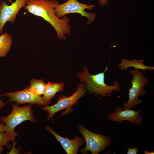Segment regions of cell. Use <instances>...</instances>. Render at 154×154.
<instances>
[{
    "instance_id": "obj_1",
    "label": "cell",
    "mask_w": 154,
    "mask_h": 154,
    "mask_svg": "<svg viewBox=\"0 0 154 154\" xmlns=\"http://www.w3.org/2000/svg\"><path fill=\"white\" fill-rule=\"evenodd\" d=\"M59 4L56 0H27L24 8L28 12L49 23L56 32L58 37L62 40H66V35L70 33V26L68 17L65 15L60 19L56 15L54 9Z\"/></svg>"
},
{
    "instance_id": "obj_2",
    "label": "cell",
    "mask_w": 154,
    "mask_h": 154,
    "mask_svg": "<svg viewBox=\"0 0 154 154\" xmlns=\"http://www.w3.org/2000/svg\"><path fill=\"white\" fill-rule=\"evenodd\" d=\"M108 69V67L106 66L103 72L96 74H90L87 68L84 66L83 71L78 73L77 76L81 82L86 84V88L88 93H94L96 96L100 95L102 97H105L114 91H119L121 89L119 83L116 80L113 82L114 84L112 85H108L105 83V73Z\"/></svg>"
},
{
    "instance_id": "obj_3",
    "label": "cell",
    "mask_w": 154,
    "mask_h": 154,
    "mask_svg": "<svg viewBox=\"0 0 154 154\" xmlns=\"http://www.w3.org/2000/svg\"><path fill=\"white\" fill-rule=\"evenodd\" d=\"M19 104L15 103L12 105V110L6 116H2L1 121L5 123V131L10 134L15 139L19 135L14 131L17 125L23 121H29L35 122L36 120L34 117L32 105L19 107Z\"/></svg>"
},
{
    "instance_id": "obj_4",
    "label": "cell",
    "mask_w": 154,
    "mask_h": 154,
    "mask_svg": "<svg viewBox=\"0 0 154 154\" xmlns=\"http://www.w3.org/2000/svg\"><path fill=\"white\" fill-rule=\"evenodd\" d=\"M87 91L84 83H80L78 85L76 90L70 96L67 97L65 95H61L58 97L57 102L51 106L45 105L42 108V110L48 112L49 113L47 117L48 120L52 119L54 114L60 110L65 109L61 116L69 113L73 111L72 107L74 104H77L79 99L85 95V92Z\"/></svg>"
},
{
    "instance_id": "obj_5",
    "label": "cell",
    "mask_w": 154,
    "mask_h": 154,
    "mask_svg": "<svg viewBox=\"0 0 154 154\" xmlns=\"http://www.w3.org/2000/svg\"><path fill=\"white\" fill-rule=\"evenodd\" d=\"M129 71L133 76L130 82L132 86L129 90V99L127 102L123 104V110L130 109L142 103V100L139 99V97L140 95H144L146 90L143 88L149 82L148 78L139 69L134 68L133 70L130 69Z\"/></svg>"
},
{
    "instance_id": "obj_6",
    "label": "cell",
    "mask_w": 154,
    "mask_h": 154,
    "mask_svg": "<svg viewBox=\"0 0 154 154\" xmlns=\"http://www.w3.org/2000/svg\"><path fill=\"white\" fill-rule=\"evenodd\" d=\"M78 129L86 143L85 147L80 150L82 153L86 154L90 151L92 154H98L111 143L112 139L110 137L93 133L81 124L79 125Z\"/></svg>"
},
{
    "instance_id": "obj_7",
    "label": "cell",
    "mask_w": 154,
    "mask_h": 154,
    "mask_svg": "<svg viewBox=\"0 0 154 154\" xmlns=\"http://www.w3.org/2000/svg\"><path fill=\"white\" fill-rule=\"evenodd\" d=\"M94 5L88 4H84L79 2L77 0H68L65 3L57 5L54 9L56 15L58 18L62 17L67 14L78 13L82 17H85L88 19L87 24L90 25L93 22L96 17L94 13H89L85 11V9H93Z\"/></svg>"
},
{
    "instance_id": "obj_8",
    "label": "cell",
    "mask_w": 154,
    "mask_h": 154,
    "mask_svg": "<svg viewBox=\"0 0 154 154\" xmlns=\"http://www.w3.org/2000/svg\"><path fill=\"white\" fill-rule=\"evenodd\" d=\"M27 0H16L10 5L4 1L0 5V35L3 32V27L7 22L14 23L20 9L25 5Z\"/></svg>"
},
{
    "instance_id": "obj_9",
    "label": "cell",
    "mask_w": 154,
    "mask_h": 154,
    "mask_svg": "<svg viewBox=\"0 0 154 154\" xmlns=\"http://www.w3.org/2000/svg\"><path fill=\"white\" fill-rule=\"evenodd\" d=\"M3 96L7 97L9 99L6 104L15 102L19 104L29 103L32 105L37 104L40 106L45 105L42 96L34 94L28 88L21 91L5 93Z\"/></svg>"
},
{
    "instance_id": "obj_10",
    "label": "cell",
    "mask_w": 154,
    "mask_h": 154,
    "mask_svg": "<svg viewBox=\"0 0 154 154\" xmlns=\"http://www.w3.org/2000/svg\"><path fill=\"white\" fill-rule=\"evenodd\" d=\"M115 113L109 115L108 118L112 121L121 123L123 121H129L133 124L143 125L142 116L140 114V110L136 111L130 109L123 110L122 108L117 107L114 110Z\"/></svg>"
},
{
    "instance_id": "obj_11",
    "label": "cell",
    "mask_w": 154,
    "mask_h": 154,
    "mask_svg": "<svg viewBox=\"0 0 154 154\" xmlns=\"http://www.w3.org/2000/svg\"><path fill=\"white\" fill-rule=\"evenodd\" d=\"M45 129L54 136L67 154H77L79 147L84 142V140L81 137L76 136L73 139H70L67 137L64 138L60 136L48 125L46 126Z\"/></svg>"
},
{
    "instance_id": "obj_12",
    "label": "cell",
    "mask_w": 154,
    "mask_h": 154,
    "mask_svg": "<svg viewBox=\"0 0 154 154\" xmlns=\"http://www.w3.org/2000/svg\"><path fill=\"white\" fill-rule=\"evenodd\" d=\"M121 62L118 65L119 69L120 70H125L127 71V68L130 67H133L135 68L142 70L145 73V70L149 69V70H153V66H149L145 65L143 63L145 60L144 59H139L138 60L134 59L129 60L125 58L121 60Z\"/></svg>"
},
{
    "instance_id": "obj_13",
    "label": "cell",
    "mask_w": 154,
    "mask_h": 154,
    "mask_svg": "<svg viewBox=\"0 0 154 154\" xmlns=\"http://www.w3.org/2000/svg\"><path fill=\"white\" fill-rule=\"evenodd\" d=\"M64 88V85L63 83H58L48 82L46 84L45 91L42 96L45 105L49 104L51 99L56 93L62 91Z\"/></svg>"
},
{
    "instance_id": "obj_14",
    "label": "cell",
    "mask_w": 154,
    "mask_h": 154,
    "mask_svg": "<svg viewBox=\"0 0 154 154\" xmlns=\"http://www.w3.org/2000/svg\"><path fill=\"white\" fill-rule=\"evenodd\" d=\"M12 43L11 36L7 33L0 36V58L6 56L9 52Z\"/></svg>"
},
{
    "instance_id": "obj_15",
    "label": "cell",
    "mask_w": 154,
    "mask_h": 154,
    "mask_svg": "<svg viewBox=\"0 0 154 154\" xmlns=\"http://www.w3.org/2000/svg\"><path fill=\"white\" fill-rule=\"evenodd\" d=\"M28 88L33 94L39 96L43 94L47 84L44 82L43 79L33 78L30 80Z\"/></svg>"
},
{
    "instance_id": "obj_16",
    "label": "cell",
    "mask_w": 154,
    "mask_h": 154,
    "mask_svg": "<svg viewBox=\"0 0 154 154\" xmlns=\"http://www.w3.org/2000/svg\"><path fill=\"white\" fill-rule=\"evenodd\" d=\"M15 139L10 134L5 132H0V145L5 146L8 149H10L11 147V145L9 143V141H12L14 142Z\"/></svg>"
},
{
    "instance_id": "obj_17",
    "label": "cell",
    "mask_w": 154,
    "mask_h": 154,
    "mask_svg": "<svg viewBox=\"0 0 154 154\" xmlns=\"http://www.w3.org/2000/svg\"><path fill=\"white\" fill-rule=\"evenodd\" d=\"M125 146L128 149L127 154H137V153L138 148L135 147L133 148H130L127 145H125Z\"/></svg>"
},
{
    "instance_id": "obj_18",
    "label": "cell",
    "mask_w": 154,
    "mask_h": 154,
    "mask_svg": "<svg viewBox=\"0 0 154 154\" xmlns=\"http://www.w3.org/2000/svg\"><path fill=\"white\" fill-rule=\"evenodd\" d=\"M100 4L102 6H103L106 5L108 3V1L109 0H98Z\"/></svg>"
},
{
    "instance_id": "obj_19",
    "label": "cell",
    "mask_w": 154,
    "mask_h": 154,
    "mask_svg": "<svg viewBox=\"0 0 154 154\" xmlns=\"http://www.w3.org/2000/svg\"><path fill=\"white\" fill-rule=\"evenodd\" d=\"M5 125L3 123H0V132L5 131Z\"/></svg>"
},
{
    "instance_id": "obj_20",
    "label": "cell",
    "mask_w": 154,
    "mask_h": 154,
    "mask_svg": "<svg viewBox=\"0 0 154 154\" xmlns=\"http://www.w3.org/2000/svg\"><path fill=\"white\" fill-rule=\"evenodd\" d=\"M3 96V95H1L0 94V96ZM5 104H6V103H5L4 102L0 99V110Z\"/></svg>"
},
{
    "instance_id": "obj_21",
    "label": "cell",
    "mask_w": 154,
    "mask_h": 154,
    "mask_svg": "<svg viewBox=\"0 0 154 154\" xmlns=\"http://www.w3.org/2000/svg\"><path fill=\"white\" fill-rule=\"evenodd\" d=\"M154 151L152 152H149L148 151H144V154H154Z\"/></svg>"
},
{
    "instance_id": "obj_22",
    "label": "cell",
    "mask_w": 154,
    "mask_h": 154,
    "mask_svg": "<svg viewBox=\"0 0 154 154\" xmlns=\"http://www.w3.org/2000/svg\"><path fill=\"white\" fill-rule=\"evenodd\" d=\"M3 146L0 145V154H1L3 151Z\"/></svg>"
},
{
    "instance_id": "obj_23",
    "label": "cell",
    "mask_w": 154,
    "mask_h": 154,
    "mask_svg": "<svg viewBox=\"0 0 154 154\" xmlns=\"http://www.w3.org/2000/svg\"><path fill=\"white\" fill-rule=\"evenodd\" d=\"M1 1V0H0V1Z\"/></svg>"
}]
</instances>
